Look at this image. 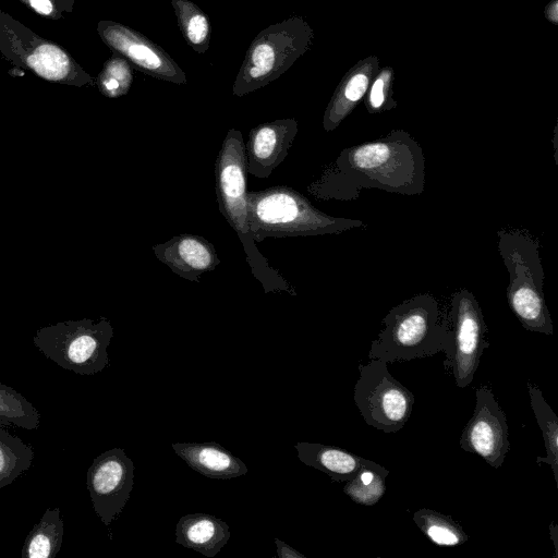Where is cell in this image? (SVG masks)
<instances>
[{
  "instance_id": "cell-1",
  "label": "cell",
  "mask_w": 558,
  "mask_h": 558,
  "mask_svg": "<svg viewBox=\"0 0 558 558\" xmlns=\"http://www.w3.org/2000/svg\"><path fill=\"white\" fill-rule=\"evenodd\" d=\"M246 153L242 133L230 129L215 163L216 194L221 215L238 233L253 275L265 291H289L286 280L258 252L250 228L246 190Z\"/></svg>"
},
{
  "instance_id": "cell-2",
  "label": "cell",
  "mask_w": 558,
  "mask_h": 558,
  "mask_svg": "<svg viewBox=\"0 0 558 558\" xmlns=\"http://www.w3.org/2000/svg\"><path fill=\"white\" fill-rule=\"evenodd\" d=\"M385 329L373 340L368 357L386 363L410 361L445 352L451 354L452 332L440 323L435 303L414 300L392 310L385 318Z\"/></svg>"
},
{
  "instance_id": "cell-3",
  "label": "cell",
  "mask_w": 558,
  "mask_h": 558,
  "mask_svg": "<svg viewBox=\"0 0 558 558\" xmlns=\"http://www.w3.org/2000/svg\"><path fill=\"white\" fill-rule=\"evenodd\" d=\"M314 32L303 16H290L257 34L251 43L232 86L242 97L277 80L307 52Z\"/></svg>"
},
{
  "instance_id": "cell-4",
  "label": "cell",
  "mask_w": 558,
  "mask_h": 558,
  "mask_svg": "<svg viewBox=\"0 0 558 558\" xmlns=\"http://www.w3.org/2000/svg\"><path fill=\"white\" fill-rule=\"evenodd\" d=\"M247 209L255 242L335 232L342 222L318 211L303 195L288 186L247 192Z\"/></svg>"
},
{
  "instance_id": "cell-5",
  "label": "cell",
  "mask_w": 558,
  "mask_h": 558,
  "mask_svg": "<svg viewBox=\"0 0 558 558\" xmlns=\"http://www.w3.org/2000/svg\"><path fill=\"white\" fill-rule=\"evenodd\" d=\"M0 52L45 80L77 85L92 83V77L60 46L38 37L1 11Z\"/></svg>"
},
{
  "instance_id": "cell-6",
  "label": "cell",
  "mask_w": 558,
  "mask_h": 558,
  "mask_svg": "<svg viewBox=\"0 0 558 558\" xmlns=\"http://www.w3.org/2000/svg\"><path fill=\"white\" fill-rule=\"evenodd\" d=\"M359 372L353 399L363 420L385 433L400 430L411 416L413 393L389 373L381 360L360 364Z\"/></svg>"
},
{
  "instance_id": "cell-7",
  "label": "cell",
  "mask_w": 558,
  "mask_h": 558,
  "mask_svg": "<svg viewBox=\"0 0 558 558\" xmlns=\"http://www.w3.org/2000/svg\"><path fill=\"white\" fill-rule=\"evenodd\" d=\"M109 323H81L39 331L34 343L61 368L77 375H95L109 365L108 345L112 338Z\"/></svg>"
},
{
  "instance_id": "cell-8",
  "label": "cell",
  "mask_w": 558,
  "mask_h": 558,
  "mask_svg": "<svg viewBox=\"0 0 558 558\" xmlns=\"http://www.w3.org/2000/svg\"><path fill=\"white\" fill-rule=\"evenodd\" d=\"M86 484L96 514L109 526L130 498L134 463L122 448L107 450L88 468Z\"/></svg>"
},
{
  "instance_id": "cell-9",
  "label": "cell",
  "mask_w": 558,
  "mask_h": 558,
  "mask_svg": "<svg viewBox=\"0 0 558 558\" xmlns=\"http://www.w3.org/2000/svg\"><path fill=\"white\" fill-rule=\"evenodd\" d=\"M475 396L474 412L462 430L460 447L498 469L510 449L506 414L489 387L476 388Z\"/></svg>"
},
{
  "instance_id": "cell-10",
  "label": "cell",
  "mask_w": 558,
  "mask_h": 558,
  "mask_svg": "<svg viewBox=\"0 0 558 558\" xmlns=\"http://www.w3.org/2000/svg\"><path fill=\"white\" fill-rule=\"evenodd\" d=\"M97 31L102 41L136 70L174 84L187 83L185 73L175 61L145 35L113 21H100Z\"/></svg>"
},
{
  "instance_id": "cell-11",
  "label": "cell",
  "mask_w": 558,
  "mask_h": 558,
  "mask_svg": "<svg viewBox=\"0 0 558 558\" xmlns=\"http://www.w3.org/2000/svg\"><path fill=\"white\" fill-rule=\"evenodd\" d=\"M452 348L444 365L450 371L459 388L469 386L480 365L481 356L489 344L485 340L486 326L480 307L472 296L457 299L452 312Z\"/></svg>"
},
{
  "instance_id": "cell-12",
  "label": "cell",
  "mask_w": 558,
  "mask_h": 558,
  "mask_svg": "<svg viewBox=\"0 0 558 558\" xmlns=\"http://www.w3.org/2000/svg\"><path fill=\"white\" fill-rule=\"evenodd\" d=\"M298 133L293 118L278 119L251 130L245 145L247 173L267 179L287 157Z\"/></svg>"
},
{
  "instance_id": "cell-13",
  "label": "cell",
  "mask_w": 558,
  "mask_h": 558,
  "mask_svg": "<svg viewBox=\"0 0 558 558\" xmlns=\"http://www.w3.org/2000/svg\"><path fill=\"white\" fill-rule=\"evenodd\" d=\"M157 259L175 275L198 282L220 264L215 247L203 236L182 234L153 246Z\"/></svg>"
},
{
  "instance_id": "cell-14",
  "label": "cell",
  "mask_w": 558,
  "mask_h": 558,
  "mask_svg": "<svg viewBox=\"0 0 558 558\" xmlns=\"http://www.w3.org/2000/svg\"><path fill=\"white\" fill-rule=\"evenodd\" d=\"M379 70L376 56L357 61L342 77L324 114V128L335 129L364 97Z\"/></svg>"
},
{
  "instance_id": "cell-15",
  "label": "cell",
  "mask_w": 558,
  "mask_h": 558,
  "mask_svg": "<svg viewBox=\"0 0 558 558\" xmlns=\"http://www.w3.org/2000/svg\"><path fill=\"white\" fill-rule=\"evenodd\" d=\"M172 448L191 469L213 480H230L248 471L242 460L214 441L177 442Z\"/></svg>"
},
{
  "instance_id": "cell-16",
  "label": "cell",
  "mask_w": 558,
  "mask_h": 558,
  "mask_svg": "<svg viewBox=\"0 0 558 558\" xmlns=\"http://www.w3.org/2000/svg\"><path fill=\"white\" fill-rule=\"evenodd\" d=\"M229 525L207 513L181 517L175 526V542L206 557L216 556L230 538Z\"/></svg>"
},
{
  "instance_id": "cell-17",
  "label": "cell",
  "mask_w": 558,
  "mask_h": 558,
  "mask_svg": "<svg viewBox=\"0 0 558 558\" xmlns=\"http://www.w3.org/2000/svg\"><path fill=\"white\" fill-rule=\"evenodd\" d=\"M294 448L301 462L326 473L337 482L353 478L371 461L330 445L298 442Z\"/></svg>"
},
{
  "instance_id": "cell-18",
  "label": "cell",
  "mask_w": 558,
  "mask_h": 558,
  "mask_svg": "<svg viewBox=\"0 0 558 558\" xmlns=\"http://www.w3.org/2000/svg\"><path fill=\"white\" fill-rule=\"evenodd\" d=\"M63 524L59 507L46 509L39 522L25 538L22 558L56 557L62 545Z\"/></svg>"
},
{
  "instance_id": "cell-19",
  "label": "cell",
  "mask_w": 558,
  "mask_h": 558,
  "mask_svg": "<svg viewBox=\"0 0 558 558\" xmlns=\"http://www.w3.org/2000/svg\"><path fill=\"white\" fill-rule=\"evenodd\" d=\"M530 402L537 424L542 430L546 449L545 457H537V464L546 463L551 468L556 484L558 483V417L546 402L542 391L527 383Z\"/></svg>"
},
{
  "instance_id": "cell-20",
  "label": "cell",
  "mask_w": 558,
  "mask_h": 558,
  "mask_svg": "<svg viewBox=\"0 0 558 558\" xmlns=\"http://www.w3.org/2000/svg\"><path fill=\"white\" fill-rule=\"evenodd\" d=\"M510 305L523 327L530 331L553 333V325L544 301L534 288L519 286L509 294Z\"/></svg>"
},
{
  "instance_id": "cell-21",
  "label": "cell",
  "mask_w": 558,
  "mask_h": 558,
  "mask_svg": "<svg viewBox=\"0 0 558 558\" xmlns=\"http://www.w3.org/2000/svg\"><path fill=\"white\" fill-rule=\"evenodd\" d=\"M35 452L29 444L10 434L0 425V488H3L31 468Z\"/></svg>"
},
{
  "instance_id": "cell-22",
  "label": "cell",
  "mask_w": 558,
  "mask_h": 558,
  "mask_svg": "<svg viewBox=\"0 0 558 558\" xmlns=\"http://www.w3.org/2000/svg\"><path fill=\"white\" fill-rule=\"evenodd\" d=\"M180 32L193 50L205 53L209 47L210 23L206 13L190 0H171Z\"/></svg>"
},
{
  "instance_id": "cell-23",
  "label": "cell",
  "mask_w": 558,
  "mask_h": 558,
  "mask_svg": "<svg viewBox=\"0 0 558 558\" xmlns=\"http://www.w3.org/2000/svg\"><path fill=\"white\" fill-rule=\"evenodd\" d=\"M413 521L423 534L437 546H458L468 541L463 529L450 515L421 508L413 514Z\"/></svg>"
},
{
  "instance_id": "cell-24",
  "label": "cell",
  "mask_w": 558,
  "mask_h": 558,
  "mask_svg": "<svg viewBox=\"0 0 558 558\" xmlns=\"http://www.w3.org/2000/svg\"><path fill=\"white\" fill-rule=\"evenodd\" d=\"M388 474L387 469L371 460L353 478L347 481L343 492L359 505L374 506L385 495Z\"/></svg>"
},
{
  "instance_id": "cell-25",
  "label": "cell",
  "mask_w": 558,
  "mask_h": 558,
  "mask_svg": "<svg viewBox=\"0 0 558 558\" xmlns=\"http://www.w3.org/2000/svg\"><path fill=\"white\" fill-rule=\"evenodd\" d=\"M39 423L38 410L23 395L0 383V425L34 430Z\"/></svg>"
},
{
  "instance_id": "cell-26",
  "label": "cell",
  "mask_w": 558,
  "mask_h": 558,
  "mask_svg": "<svg viewBox=\"0 0 558 558\" xmlns=\"http://www.w3.org/2000/svg\"><path fill=\"white\" fill-rule=\"evenodd\" d=\"M133 66L121 54L113 52L98 75L100 92L108 97L125 95L133 83Z\"/></svg>"
},
{
  "instance_id": "cell-27",
  "label": "cell",
  "mask_w": 558,
  "mask_h": 558,
  "mask_svg": "<svg viewBox=\"0 0 558 558\" xmlns=\"http://www.w3.org/2000/svg\"><path fill=\"white\" fill-rule=\"evenodd\" d=\"M393 80L395 70L391 66L378 70L368 87L366 105L371 112H379L396 105L392 99Z\"/></svg>"
},
{
  "instance_id": "cell-28",
  "label": "cell",
  "mask_w": 558,
  "mask_h": 558,
  "mask_svg": "<svg viewBox=\"0 0 558 558\" xmlns=\"http://www.w3.org/2000/svg\"><path fill=\"white\" fill-rule=\"evenodd\" d=\"M40 15L59 19L61 11H70V0H20Z\"/></svg>"
},
{
  "instance_id": "cell-29",
  "label": "cell",
  "mask_w": 558,
  "mask_h": 558,
  "mask_svg": "<svg viewBox=\"0 0 558 558\" xmlns=\"http://www.w3.org/2000/svg\"><path fill=\"white\" fill-rule=\"evenodd\" d=\"M275 544L277 546V555L279 558H305L303 554L293 549L279 538H275Z\"/></svg>"
},
{
  "instance_id": "cell-30",
  "label": "cell",
  "mask_w": 558,
  "mask_h": 558,
  "mask_svg": "<svg viewBox=\"0 0 558 558\" xmlns=\"http://www.w3.org/2000/svg\"><path fill=\"white\" fill-rule=\"evenodd\" d=\"M544 14L547 21L554 25L558 24V0L549 2L544 10Z\"/></svg>"
},
{
  "instance_id": "cell-31",
  "label": "cell",
  "mask_w": 558,
  "mask_h": 558,
  "mask_svg": "<svg viewBox=\"0 0 558 558\" xmlns=\"http://www.w3.org/2000/svg\"><path fill=\"white\" fill-rule=\"evenodd\" d=\"M549 531H550V537L553 539L554 547H555V556L557 557V553H558V545H557V534H558V532L557 531H558V527L555 524V522H553L549 525Z\"/></svg>"
}]
</instances>
